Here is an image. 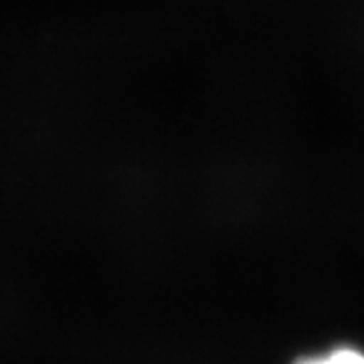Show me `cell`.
<instances>
[{"label":"cell","instance_id":"obj_1","mask_svg":"<svg viewBox=\"0 0 364 364\" xmlns=\"http://www.w3.org/2000/svg\"><path fill=\"white\" fill-rule=\"evenodd\" d=\"M294 364H364V350L350 344H340L330 350L298 358Z\"/></svg>","mask_w":364,"mask_h":364}]
</instances>
